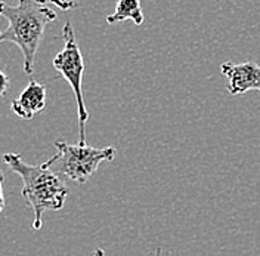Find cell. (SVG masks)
I'll return each mask as SVG.
<instances>
[{
    "mask_svg": "<svg viewBox=\"0 0 260 256\" xmlns=\"http://www.w3.org/2000/svg\"><path fill=\"white\" fill-rule=\"evenodd\" d=\"M155 256H161V250H160V249H157V252H155Z\"/></svg>",
    "mask_w": 260,
    "mask_h": 256,
    "instance_id": "12",
    "label": "cell"
},
{
    "mask_svg": "<svg viewBox=\"0 0 260 256\" xmlns=\"http://www.w3.org/2000/svg\"><path fill=\"white\" fill-rule=\"evenodd\" d=\"M56 154L49 159L50 169L58 175L68 178L74 182L84 184L98 170L101 163L113 161L115 157V148H95L89 145H71L64 139L55 141Z\"/></svg>",
    "mask_w": 260,
    "mask_h": 256,
    "instance_id": "3",
    "label": "cell"
},
{
    "mask_svg": "<svg viewBox=\"0 0 260 256\" xmlns=\"http://www.w3.org/2000/svg\"><path fill=\"white\" fill-rule=\"evenodd\" d=\"M64 39V48L53 58V67L65 80L70 83L77 104L79 116V144L86 145V123L89 120V112L86 110L84 96H83V76H84V60L77 45L74 29L70 21H67L61 33Z\"/></svg>",
    "mask_w": 260,
    "mask_h": 256,
    "instance_id": "4",
    "label": "cell"
},
{
    "mask_svg": "<svg viewBox=\"0 0 260 256\" xmlns=\"http://www.w3.org/2000/svg\"><path fill=\"white\" fill-rule=\"evenodd\" d=\"M3 181H5V175L0 169V213L5 209V195H3Z\"/></svg>",
    "mask_w": 260,
    "mask_h": 256,
    "instance_id": "10",
    "label": "cell"
},
{
    "mask_svg": "<svg viewBox=\"0 0 260 256\" xmlns=\"http://www.w3.org/2000/svg\"><path fill=\"white\" fill-rule=\"evenodd\" d=\"M130 19L133 21L136 25H142L144 24V12H142V5L138 0H120L115 6L111 15L107 16V22L108 24H117L121 21Z\"/></svg>",
    "mask_w": 260,
    "mask_h": 256,
    "instance_id": "7",
    "label": "cell"
},
{
    "mask_svg": "<svg viewBox=\"0 0 260 256\" xmlns=\"http://www.w3.org/2000/svg\"><path fill=\"white\" fill-rule=\"evenodd\" d=\"M9 77H8V74L3 71V70H0V98L6 94V91H8V88H9Z\"/></svg>",
    "mask_w": 260,
    "mask_h": 256,
    "instance_id": "8",
    "label": "cell"
},
{
    "mask_svg": "<svg viewBox=\"0 0 260 256\" xmlns=\"http://www.w3.org/2000/svg\"><path fill=\"white\" fill-rule=\"evenodd\" d=\"M52 5L61 8L62 11H70V9L77 6V3H74V2H52Z\"/></svg>",
    "mask_w": 260,
    "mask_h": 256,
    "instance_id": "9",
    "label": "cell"
},
{
    "mask_svg": "<svg viewBox=\"0 0 260 256\" xmlns=\"http://www.w3.org/2000/svg\"><path fill=\"white\" fill-rule=\"evenodd\" d=\"M46 107V86L36 80H30L27 88L11 104L12 112L24 120H31L36 114Z\"/></svg>",
    "mask_w": 260,
    "mask_h": 256,
    "instance_id": "6",
    "label": "cell"
},
{
    "mask_svg": "<svg viewBox=\"0 0 260 256\" xmlns=\"http://www.w3.org/2000/svg\"><path fill=\"white\" fill-rule=\"evenodd\" d=\"M3 163L21 176L24 182L21 195L34 213L32 230H40L45 212H55L64 208L68 195L64 179L50 169L48 161L42 164H28L21 159L19 153L3 154Z\"/></svg>",
    "mask_w": 260,
    "mask_h": 256,
    "instance_id": "2",
    "label": "cell"
},
{
    "mask_svg": "<svg viewBox=\"0 0 260 256\" xmlns=\"http://www.w3.org/2000/svg\"><path fill=\"white\" fill-rule=\"evenodd\" d=\"M220 71L226 77V89L231 95H244L248 91L260 92V65L254 61L223 63Z\"/></svg>",
    "mask_w": 260,
    "mask_h": 256,
    "instance_id": "5",
    "label": "cell"
},
{
    "mask_svg": "<svg viewBox=\"0 0 260 256\" xmlns=\"http://www.w3.org/2000/svg\"><path fill=\"white\" fill-rule=\"evenodd\" d=\"M0 16L8 19V27L0 30V43L11 42L21 49L24 71L31 74L45 30L56 19V12L45 2L21 0L16 6L0 2Z\"/></svg>",
    "mask_w": 260,
    "mask_h": 256,
    "instance_id": "1",
    "label": "cell"
},
{
    "mask_svg": "<svg viewBox=\"0 0 260 256\" xmlns=\"http://www.w3.org/2000/svg\"><path fill=\"white\" fill-rule=\"evenodd\" d=\"M93 256H105V252H104V249H95V252H93Z\"/></svg>",
    "mask_w": 260,
    "mask_h": 256,
    "instance_id": "11",
    "label": "cell"
}]
</instances>
